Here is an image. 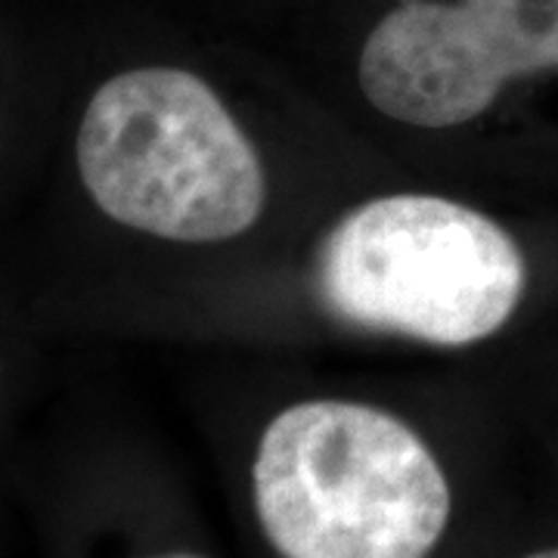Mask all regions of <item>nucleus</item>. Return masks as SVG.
<instances>
[{
  "instance_id": "f257e3e1",
  "label": "nucleus",
  "mask_w": 558,
  "mask_h": 558,
  "mask_svg": "<svg viewBox=\"0 0 558 558\" xmlns=\"http://www.w3.org/2000/svg\"><path fill=\"white\" fill-rule=\"evenodd\" d=\"M252 484L279 558H428L450 521V484L425 440L348 400L282 410Z\"/></svg>"
},
{
  "instance_id": "20e7f679",
  "label": "nucleus",
  "mask_w": 558,
  "mask_h": 558,
  "mask_svg": "<svg viewBox=\"0 0 558 558\" xmlns=\"http://www.w3.org/2000/svg\"><path fill=\"white\" fill-rule=\"evenodd\" d=\"M558 69V0H410L369 32L360 87L388 119L457 128L512 78Z\"/></svg>"
},
{
  "instance_id": "39448f33",
  "label": "nucleus",
  "mask_w": 558,
  "mask_h": 558,
  "mask_svg": "<svg viewBox=\"0 0 558 558\" xmlns=\"http://www.w3.org/2000/svg\"><path fill=\"white\" fill-rule=\"evenodd\" d=\"M527 558H558V549H543V553H534V556Z\"/></svg>"
},
{
  "instance_id": "423d86ee",
  "label": "nucleus",
  "mask_w": 558,
  "mask_h": 558,
  "mask_svg": "<svg viewBox=\"0 0 558 558\" xmlns=\"http://www.w3.org/2000/svg\"><path fill=\"white\" fill-rule=\"evenodd\" d=\"M161 558H202V556H193V553H174V556H161Z\"/></svg>"
},
{
  "instance_id": "f03ea898",
  "label": "nucleus",
  "mask_w": 558,
  "mask_h": 558,
  "mask_svg": "<svg viewBox=\"0 0 558 558\" xmlns=\"http://www.w3.org/2000/svg\"><path fill=\"white\" fill-rule=\"evenodd\" d=\"M75 156L100 211L161 240H233L267 199L255 146L218 94L183 69L106 81L81 119Z\"/></svg>"
},
{
  "instance_id": "7ed1b4c3",
  "label": "nucleus",
  "mask_w": 558,
  "mask_h": 558,
  "mask_svg": "<svg viewBox=\"0 0 558 558\" xmlns=\"http://www.w3.org/2000/svg\"><path fill=\"white\" fill-rule=\"evenodd\" d=\"M524 255L497 220L438 196L360 205L317 258L323 307L360 329L440 348L499 332L524 295Z\"/></svg>"
}]
</instances>
